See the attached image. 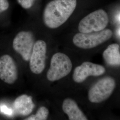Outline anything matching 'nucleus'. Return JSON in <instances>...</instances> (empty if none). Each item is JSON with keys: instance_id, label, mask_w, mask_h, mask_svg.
Listing matches in <instances>:
<instances>
[{"instance_id": "16", "label": "nucleus", "mask_w": 120, "mask_h": 120, "mask_svg": "<svg viewBox=\"0 0 120 120\" xmlns=\"http://www.w3.org/2000/svg\"><path fill=\"white\" fill-rule=\"evenodd\" d=\"M115 19L116 22L120 23V12L116 14Z\"/></svg>"}, {"instance_id": "15", "label": "nucleus", "mask_w": 120, "mask_h": 120, "mask_svg": "<svg viewBox=\"0 0 120 120\" xmlns=\"http://www.w3.org/2000/svg\"><path fill=\"white\" fill-rule=\"evenodd\" d=\"M9 7L8 0H0V13L6 10Z\"/></svg>"}, {"instance_id": "14", "label": "nucleus", "mask_w": 120, "mask_h": 120, "mask_svg": "<svg viewBox=\"0 0 120 120\" xmlns=\"http://www.w3.org/2000/svg\"><path fill=\"white\" fill-rule=\"evenodd\" d=\"M19 4L24 9H28L30 8L34 4L35 0H17Z\"/></svg>"}, {"instance_id": "11", "label": "nucleus", "mask_w": 120, "mask_h": 120, "mask_svg": "<svg viewBox=\"0 0 120 120\" xmlns=\"http://www.w3.org/2000/svg\"><path fill=\"white\" fill-rule=\"evenodd\" d=\"M62 109L69 120H87L88 118L73 99L66 98L62 104Z\"/></svg>"}, {"instance_id": "9", "label": "nucleus", "mask_w": 120, "mask_h": 120, "mask_svg": "<svg viewBox=\"0 0 120 120\" xmlns=\"http://www.w3.org/2000/svg\"><path fill=\"white\" fill-rule=\"evenodd\" d=\"M17 78V65L13 57L8 54L0 57V79L6 83L12 85Z\"/></svg>"}, {"instance_id": "7", "label": "nucleus", "mask_w": 120, "mask_h": 120, "mask_svg": "<svg viewBox=\"0 0 120 120\" xmlns=\"http://www.w3.org/2000/svg\"><path fill=\"white\" fill-rule=\"evenodd\" d=\"M47 45L42 40L34 43L30 60V68L31 72L36 74L43 72L45 66Z\"/></svg>"}, {"instance_id": "2", "label": "nucleus", "mask_w": 120, "mask_h": 120, "mask_svg": "<svg viewBox=\"0 0 120 120\" xmlns=\"http://www.w3.org/2000/svg\"><path fill=\"white\" fill-rule=\"evenodd\" d=\"M73 68L72 61L68 56L63 53L57 52L52 57L50 68L46 77L49 82H55L66 77Z\"/></svg>"}, {"instance_id": "6", "label": "nucleus", "mask_w": 120, "mask_h": 120, "mask_svg": "<svg viewBox=\"0 0 120 120\" xmlns=\"http://www.w3.org/2000/svg\"><path fill=\"white\" fill-rule=\"evenodd\" d=\"M34 43V37L32 32L21 31L17 34L13 41V48L23 60L29 61Z\"/></svg>"}, {"instance_id": "13", "label": "nucleus", "mask_w": 120, "mask_h": 120, "mask_svg": "<svg viewBox=\"0 0 120 120\" xmlns=\"http://www.w3.org/2000/svg\"><path fill=\"white\" fill-rule=\"evenodd\" d=\"M49 111L47 108L41 107L34 115H32L25 119V120H45L47 119Z\"/></svg>"}, {"instance_id": "12", "label": "nucleus", "mask_w": 120, "mask_h": 120, "mask_svg": "<svg viewBox=\"0 0 120 120\" xmlns=\"http://www.w3.org/2000/svg\"><path fill=\"white\" fill-rule=\"evenodd\" d=\"M120 46L117 44H112L108 46L104 51L103 57L105 63L111 66H120Z\"/></svg>"}, {"instance_id": "10", "label": "nucleus", "mask_w": 120, "mask_h": 120, "mask_svg": "<svg viewBox=\"0 0 120 120\" xmlns=\"http://www.w3.org/2000/svg\"><path fill=\"white\" fill-rule=\"evenodd\" d=\"M13 109L16 113L21 116L30 114L34 107V104L31 97L23 94L19 96L13 103Z\"/></svg>"}, {"instance_id": "5", "label": "nucleus", "mask_w": 120, "mask_h": 120, "mask_svg": "<svg viewBox=\"0 0 120 120\" xmlns=\"http://www.w3.org/2000/svg\"><path fill=\"white\" fill-rule=\"evenodd\" d=\"M116 86L115 80L110 77H105L98 81L90 89L88 98L91 102L101 103L109 98Z\"/></svg>"}, {"instance_id": "4", "label": "nucleus", "mask_w": 120, "mask_h": 120, "mask_svg": "<svg viewBox=\"0 0 120 120\" xmlns=\"http://www.w3.org/2000/svg\"><path fill=\"white\" fill-rule=\"evenodd\" d=\"M109 21L106 12L102 9H98L81 20L78 25V30L82 33L101 31L106 28Z\"/></svg>"}, {"instance_id": "8", "label": "nucleus", "mask_w": 120, "mask_h": 120, "mask_svg": "<svg viewBox=\"0 0 120 120\" xmlns=\"http://www.w3.org/2000/svg\"><path fill=\"white\" fill-rule=\"evenodd\" d=\"M105 68L101 65L89 61L84 62L74 69L73 80L76 83H80L84 82L89 77L101 76L105 73Z\"/></svg>"}, {"instance_id": "1", "label": "nucleus", "mask_w": 120, "mask_h": 120, "mask_svg": "<svg viewBox=\"0 0 120 120\" xmlns=\"http://www.w3.org/2000/svg\"><path fill=\"white\" fill-rule=\"evenodd\" d=\"M77 0H53L44 11L43 20L50 29H56L66 22L77 6Z\"/></svg>"}, {"instance_id": "3", "label": "nucleus", "mask_w": 120, "mask_h": 120, "mask_svg": "<svg viewBox=\"0 0 120 120\" xmlns=\"http://www.w3.org/2000/svg\"><path fill=\"white\" fill-rule=\"evenodd\" d=\"M112 32L109 29L89 33H77L73 39L74 45L83 49H90L103 44L111 38Z\"/></svg>"}, {"instance_id": "17", "label": "nucleus", "mask_w": 120, "mask_h": 120, "mask_svg": "<svg viewBox=\"0 0 120 120\" xmlns=\"http://www.w3.org/2000/svg\"><path fill=\"white\" fill-rule=\"evenodd\" d=\"M117 34L120 37V28L117 30Z\"/></svg>"}]
</instances>
